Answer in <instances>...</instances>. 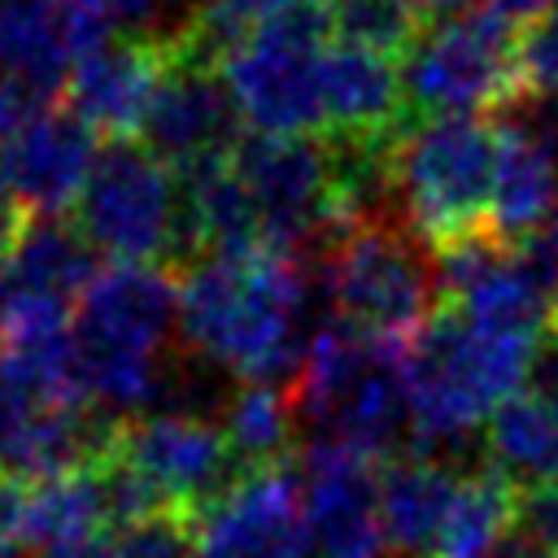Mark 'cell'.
I'll return each mask as SVG.
<instances>
[{"label":"cell","mask_w":558,"mask_h":558,"mask_svg":"<svg viewBox=\"0 0 558 558\" xmlns=\"http://www.w3.org/2000/svg\"><path fill=\"white\" fill-rule=\"evenodd\" d=\"M323 100H327V135L340 140H384L414 126L401 70L388 57L353 44H336L327 52Z\"/></svg>","instance_id":"cell-19"},{"label":"cell","mask_w":558,"mask_h":558,"mask_svg":"<svg viewBox=\"0 0 558 558\" xmlns=\"http://www.w3.org/2000/svg\"><path fill=\"white\" fill-rule=\"evenodd\" d=\"M554 336H558V327H554Z\"/></svg>","instance_id":"cell-41"},{"label":"cell","mask_w":558,"mask_h":558,"mask_svg":"<svg viewBox=\"0 0 558 558\" xmlns=\"http://www.w3.org/2000/svg\"><path fill=\"white\" fill-rule=\"evenodd\" d=\"M39 558H122V554H118V541L109 532H87V536H74V541L44 545Z\"/></svg>","instance_id":"cell-33"},{"label":"cell","mask_w":558,"mask_h":558,"mask_svg":"<svg viewBox=\"0 0 558 558\" xmlns=\"http://www.w3.org/2000/svg\"><path fill=\"white\" fill-rule=\"evenodd\" d=\"M519 74L532 100L558 92V4L519 26Z\"/></svg>","instance_id":"cell-29"},{"label":"cell","mask_w":558,"mask_h":558,"mask_svg":"<svg viewBox=\"0 0 558 558\" xmlns=\"http://www.w3.org/2000/svg\"><path fill=\"white\" fill-rule=\"evenodd\" d=\"M514 510L519 488L497 475L493 466L462 471V488L453 497V510L440 527L432 558H501V549L514 541Z\"/></svg>","instance_id":"cell-23"},{"label":"cell","mask_w":558,"mask_h":558,"mask_svg":"<svg viewBox=\"0 0 558 558\" xmlns=\"http://www.w3.org/2000/svg\"><path fill=\"white\" fill-rule=\"evenodd\" d=\"M327 4H336V0H327Z\"/></svg>","instance_id":"cell-40"},{"label":"cell","mask_w":558,"mask_h":558,"mask_svg":"<svg viewBox=\"0 0 558 558\" xmlns=\"http://www.w3.org/2000/svg\"><path fill=\"white\" fill-rule=\"evenodd\" d=\"M418 17H432V22H445V17H458L466 9H475L480 0H410Z\"/></svg>","instance_id":"cell-34"},{"label":"cell","mask_w":558,"mask_h":558,"mask_svg":"<svg viewBox=\"0 0 558 558\" xmlns=\"http://www.w3.org/2000/svg\"><path fill=\"white\" fill-rule=\"evenodd\" d=\"M462 488V471L440 453H401L379 471V514L392 554L432 558Z\"/></svg>","instance_id":"cell-20"},{"label":"cell","mask_w":558,"mask_h":558,"mask_svg":"<svg viewBox=\"0 0 558 558\" xmlns=\"http://www.w3.org/2000/svg\"><path fill=\"white\" fill-rule=\"evenodd\" d=\"M122 558H196V519L183 510H157L113 532Z\"/></svg>","instance_id":"cell-28"},{"label":"cell","mask_w":558,"mask_h":558,"mask_svg":"<svg viewBox=\"0 0 558 558\" xmlns=\"http://www.w3.org/2000/svg\"><path fill=\"white\" fill-rule=\"evenodd\" d=\"M558 205V122L523 118L497 126L493 231L510 244L536 240Z\"/></svg>","instance_id":"cell-18"},{"label":"cell","mask_w":558,"mask_h":558,"mask_svg":"<svg viewBox=\"0 0 558 558\" xmlns=\"http://www.w3.org/2000/svg\"><path fill=\"white\" fill-rule=\"evenodd\" d=\"M4 266H9V292L52 296L65 305H78V296L100 275L87 235L78 227H65L61 218L31 222L13 244V253L4 257Z\"/></svg>","instance_id":"cell-22"},{"label":"cell","mask_w":558,"mask_h":558,"mask_svg":"<svg viewBox=\"0 0 558 558\" xmlns=\"http://www.w3.org/2000/svg\"><path fill=\"white\" fill-rule=\"evenodd\" d=\"M541 240H545V248H549V257H554V266H558V205H554V218H549V227L541 231Z\"/></svg>","instance_id":"cell-37"},{"label":"cell","mask_w":558,"mask_h":558,"mask_svg":"<svg viewBox=\"0 0 558 558\" xmlns=\"http://www.w3.org/2000/svg\"><path fill=\"white\" fill-rule=\"evenodd\" d=\"M305 488V523L318 558H388V532L379 514V458L340 445L310 440L296 453Z\"/></svg>","instance_id":"cell-14"},{"label":"cell","mask_w":558,"mask_h":558,"mask_svg":"<svg viewBox=\"0 0 558 558\" xmlns=\"http://www.w3.org/2000/svg\"><path fill=\"white\" fill-rule=\"evenodd\" d=\"M22 514H26V484L0 471V549H13V541H22Z\"/></svg>","instance_id":"cell-32"},{"label":"cell","mask_w":558,"mask_h":558,"mask_svg":"<svg viewBox=\"0 0 558 558\" xmlns=\"http://www.w3.org/2000/svg\"><path fill=\"white\" fill-rule=\"evenodd\" d=\"M497 9H506L510 17H523V22H532L536 13H545V9H554L558 0H493Z\"/></svg>","instance_id":"cell-35"},{"label":"cell","mask_w":558,"mask_h":558,"mask_svg":"<svg viewBox=\"0 0 558 558\" xmlns=\"http://www.w3.org/2000/svg\"><path fill=\"white\" fill-rule=\"evenodd\" d=\"M179 336V279L166 266L113 262L74 305V371L83 397L126 423L170 392V340Z\"/></svg>","instance_id":"cell-2"},{"label":"cell","mask_w":558,"mask_h":558,"mask_svg":"<svg viewBox=\"0 0 558 558\" xmlns=\"http://www.w3.org/2000/svg\"><path fill=\"white\" fill-rule=\"evenodd\" d=\"M554 558H558V554H554Z\"/></svg>","instance_id":"cell-42"},{"label":"cell","mask_w":558,"mask_h":558,"mask_svg":"<svg viewBox=\"0 0 558 558\" xmlns=\"http://www.w3.org/2000/svg\"><path fill=\"white\" fill-rule=\"evenodd\" d=\"M296 401L279 384H240L222 405V432L244 471L292 462L296 453Z\"/></svg>","instance_id":"cell-24"},{"label":"cell","mask_w":558,"mask_h":558,"mask_svg":"<svg viewBox=\"0 0 558 558\" xmlns=\"http://www.w3.org/2000/svg\"><path fill=\"white\" fill-rule=\"evenodd\" d=\"M331 31L340 44L379 52V57H405L414 39L423 35V17L410 0H336L331 4Z\"/></svg>","instance_id":"cell-26"},{"label":"cell","mask_w":558,"mask_h":558,"mask_svg":"<svg viewBox=\"0 0 558 558\" xmlns=\"http://www.w3.org/2000/svg\"><path fill=\"white\" fill-rule=\"evenodd\" d=\"M288 392L301 423L318 427V440H340L392 462L401 458V440L414 436L405 344L366 336L340 318L310 336Z\"/></svg>","instance_id":"cell-4"},{"label":"cell","mask_w":558,"mask_h":558,"mask_svg":"<svg viewBox=\"0 0 558 558\" xmlns=\"http://www.w3.org/2000/svg\"><path fill=\"white\" fill-rule=\"evenodd\" d=\"M96 157V131L74 109L52 105L0 148V196L31 222L61 218L70 205H78Z\"/></svg>","instance_id":"cell-15"},{"label":"cell","mask_w":558,"mask_h":558,"mask_svg":"<svg viewBox=\"0 0 558 558\" xmlns=\"http://www.w3.org/2000/svg\"><path fill=\"white\" fill-rule=\"evenodd\" d=\"M501 558H549V554H545V549H536V545H527V541H519V536H514V541H510V545H506V549H501Z\"/></svg>","instance_id":"cell-36"},{"label":"cell","mask_w":558,"mask_h":558,"mask_svg":"<svg viewBox=\"0 0 558 558\" xmlns=\"http://www.w3.org/2000/svg\"><path fill=\"white\" fill-rule=\"evenodd\" d=\"M410 118H480L519 105V26L506 9L475 4L458 17L432 22L401 65Z\"/></svg>","instance_id":"cell-7"},{"label":"cell","mask_w":558,"mask_h":558,"mask_svg":"<svg viewBox=\"0 0 558 558\" xmlns=\"http://www.w3.org/2000/svg\"><path fill=\"white\" fill-rule=\"evenodd\" d=\"M231 166L262 214V248H275L301 262V253L314 240L318 244L340 240L331 140L253 135L235 144Z\"/></svg>","instance_id":"cell-10"},{"label":"cell","mask_w":558,"mask_h":558,"mask_svg":"<svg viewBox=\"0 0 558 558\" xmlns=\"http://www.w3.org/2000/svg\"><path fill=\"white\" fill-rule=\"evenodd\" d=\"M78 231L96 253L131 266L187 262L183 179L144 144H105L78 196Z\"/></svg>","instance_id":"cell-9"},{"label":"cell","mask_w":558,"mask_h":558,"mask_svg":"<svg viewBox=\"0 0 558 558\" xmlns=\"http://www.w3.org/2000/svg\"><path fill=\"white\" fill-rule=\"evenodd\" d=\"M109 527V501H105V480H100V462L70 471V475H52L39 484H26V514H22V541L31 545H57V541H74L87 532H105Z\"/></svg>","instance_id":"cell-25"},{"label":"cell","mask_w":558,"mask_h":558,"mask_svg":"<svg viewBox=\"0 0 558 558\" xmlns=\"http://www.w3.org/2000/svg\"><path fill=\"white\" fill-rule=\"evenodd\" d=\"M170 57H174V31L109 39L105 48L78 61L65 87L70 109L96 135H109V144H126L131 135H144Z\"/></svg>","instance_id":"cell-16"},{"label":"cell","mask_w":558,"mask_h":558,"mask_svg":"<svg viewBox=\"0 0 558 558\" xmlns=\"http://www.w3.org/2000/svg\"><path fill=\"white\" fill-rule=\"evenodd\" d=\"M296 0H201L187 22H183V35L214 61H222V52L231 44H240L248 31H257L262 22H270L275 13L292 9Z\"/></svg>","instance_id":"cell-27"},{"label":"cell","mask_w":558,"mask_h":558,"mask_svg":"<svg viewBox=\"0 0 558 558\" xmlns=\"http://www.w3.org/2000/svg\"><path fill=\"white\" fill-rule=\"evenodd\" d=\"M327 35H336L331 4L296 0L222 52L218 74L231 92L235 113L257 135H305L314 126H327Z\"/></svg>","instance_id":"cell-6"},{"label":"cell","mask_w":558,"mask_h":558,"mask_svg":"<svg viewBox=\"0 0 558 558\" xmlns=\"http://www.w3.org/2000/svg\"><path fill=\"white\" fill-rule=\"evenodd\" d=\"M52 109V96L26 87V83H13V78H0V148L22 135L39 113Z\"/></svg>","instance_id":"cell-31"},{"label":"cell","mask_w":558,"mask_h":558,"mask_svg":"<svg viewBox=\"0 0 558 558\" xmlns=\"http://www.w3.org/2000/svg\"><path fill=\"white\" fill-rule=\"evenodd\" d=\"M305 292V262L288 253H205L179 275V340L244 384H275L296 375L310 344Z\"/></svg>","instance_id":"cell-1"},{"label":"cell","mask_w":558,"mask_h":558,"mask_svg":"<svg viewBox=\"0 0 558 558\" xmlns=\"http://www.w3.org/2000/svg\"><path fill=\"white\" fill-rule=\"evenodd\" d=\"M514 536L558 554V484L541 488H519V510H514Z\"/></svg>","instance_id":"cell-30"},{"label":"cell","mask_w":558,"mask_h":558,"mask_svg":"<svg viewBox=\"0 0 558 558\" xmlns=\"http://www.w3.org/2000/svg\"><path fill=\"white\" fill-rule=\"evenodd\" d=\"M4 296H9V266L0 257V314H4Z\"/></svg>","instance_id":"cell-38"},{"label":"cell","mask_w":558,"mask_h":558,"mask_svg":"<svg viewBox=\"0 0 558 558\" xmlns=\"http://www.w3.org/2000/svg\"><path fill=\"white\" fill-rule=\"evenodd\" d=\"M113 458L126 462L170 510L192 519L244 475L222 423L187 410H148L118 423Z\"/></svg>","instance_id":"cell-11"},{"label":"cell","mask_w":558,"mask_h":558,"mask_svg":"<svg viewBox=\"0 0 558 558\" xmlns=\"http://www.w3.org/2000/svg\"><path fill=\"white\" fill-rule=\"evenodd\" d=\"M323 275L340 323L392 344H410L440 310L436 257H427V244L388 218L331 240Z\"/></svg>","instance_id":"cell-8"},{"label":"cell","mask_w":558,"mask_h":558,"mask_svg":"<svg viewBox=\"0 0 558 558\" xmlns=\"http://www.w3.org/2000/svg\"><path fill=\"white\" fill-rule=\"evenodd\" d=\"M541 344L545 340L484 327L440 301L432 323L405 344L410 432L423 453L462 445L519 397V384H532Z\"/></svg>","instance_id":"cell-3"},{"label":"cell","mask_w":558,"mask_h":558,"mask_svg":"<svg viewBox=\"0 0 558 558\" xmlns=\"http://www.w3.org/2000/svg\"><path fill=\"white\" fill-rule=\"evenodd\" d=\"M144 148L157 153L170 170L187 174L205 161L235 153V105L218 74V61L205 57L183 26H174V57L166 65L161 92L144 122Z\"/></svg>","instance_id":"cell-13"},{"label":"cell","mask_w":558,"mask_h":558,"mask_svg":"<svg viewBox=\"0 0 558 558\" xmlns=\"http://www.w3.org/2000/svg\"><path fill=\"white\" fill-rule=\"evenodd\" d=\"M484 466L514 488L558 484V397L536 388L510 397L484 423Z\"/></svg>","instance_id":"cell-21"},{"label":"cell","mask_w":558,"mask_h":558,"mask_svg":"<svg viewBox=\"0 0 558 558\" xmlns=\"http://www.w3.org/2000/svg\"><path fill=\"white\" fill-rule=\"evenodd\" d=\"M118 39L87 0H0V78L44 96L70 87L83 57Z\"/></svg>","instance_id":"cell-17"},{"label":"cell","mask_w":558,"mask_h":558,"mask_svg":"<svg viewBox=\"0 0 558 558\" xmlns=\"http://www.w3.org/2000/svg\"><path fill=\"white\" fill-rule=\"evenodd\" d=\"M493 183L497 126L484 118H423L397 140L392 196L401 227L432 253L493 231Z\"/></svg>","instance_id":"cell-5"},{"label":"cell","mask_w":558,"mask_h":558,"mask_svg":"<svg viewBox=\"0 0 558 558\" xmlns=\"http://www.w3.org/2000/svg\"><path fill=\"white\" fill-rule=\"evenodd\" d=\"M0 558H17V549H0Z\"/></svg>","instance_id":"cell-39"},{"label":"cell","mask_w":558,"mask_h":558,"mask_svg":"<svg viewBox=\"0 0 558 558\" xmlns=\"http://www.w3.org/2000/svg\"><path fill=\"white\" fill-rule=\"evenodd\" d=\"M310 549L296 458L244 471L196 514V558H310Z\"/></svg>","instance_id":"cell-12"}]
</instances>
